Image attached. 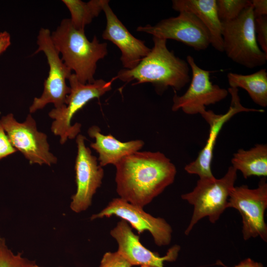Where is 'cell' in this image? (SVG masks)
I'll use <instances>...</instances> for the list:
<instances>
[{
  "label": "cell",
  "instance_id": "1",
  "mask_svg": "<svg viewBox=\"0 0 267 267\" xmlns=\"http://www.w3.org/2000/svg\"><path fill=\"white\" fill-rule=\"evenodd\" d=\"M120 198L143 208L174 181L175 165L160 152L137 151L115 165Z\"/></svg>",
  "mask_w": 267,
  "mask_h": 267
},
{
  "label": "cell",
  "instance_id": "2",
  "mask_svg": "<svg viewBox=\"0 0 267 267\" xmlns=\"http://www.w3.org/2000/svg\"><path fill=\"white\" fill-rule=\"evenodd\" d=\"M153 47L138 64L132 69L120 70L116 78L125 82L135 81L134 84L150 83L159 94L169 87L180 90L190 81L188 63L169 50L167 40L153 37Z\"/></svg>",
  "mask_w": 267,
  "mask_h": 267
},
{
  "label": "cell",
  "instance_id": "3",
  "mask_svg": "<svg viewBox=\"0 0 267 267\" xmlns=\"http://www.w3.org/2000/svg\"><path fill=\"white\" fill-rule=\"evenodd\" d=\"M55 47L62 54V60L82 84L95 80L97 62L107 54V44L101 43L96 36L89 41L84 30L74 27L70 18H64L51 34Z\"/></svg>",
  "mask_w": 267,
  "mask_h": 267
},
{
  "label": "cell",
  "instance_id": "4",
  "mask_svg": "<svg viewBox=\"0 0 267 267\" xmlns=\"http://www.w3.org/2000/svg\"><path fill=\"white\" fill-rule=\"evenodd\" d=\"M254 20L251 4L236 19L221 22L223 51L233 62L250 69L263 66L267 61V54L257 41Z\"/></svg>",
  "mask_w": 267,
  "mask_h": 267
},
{
  "label": "cell",
  "instance_id": "5",
  "mask_svg": "<svg viewBox=\"0 0 267 267\" xmlns=\"http://www.w3.org/2000/svg\"><path fill=\"white\" fill-rule=\"evenodd\" d=\"M237 179V170L230 166L220 178H199L192 191L181 195V198L193 206L190 222L184 232L189 234L202 219L208 217L215 223L227 208L228 199Z\"/></svg>",
  "mask_w": 267,
  "mask_h": 267
},
{
  "label": "cell",
  "instance_id": "6",
  "mask_svg": "<svg viewBox=\"0 0 267 267\" xmlns=\"http://www.w3.org/2000/svg\"><path fill=\"white\" fill-rule=\"evenodd\" d=\"M95 80L92 83L84 84L80 82L76 75L72 74L68 80L70 92L65 104L60 108H53L49 113V117L54 120L51 126L53 134L60 137V142L64 144L67 140L76 137L81 131V124H71L74 115L82 109L89 101L98 98L112 89L113 81Z\"/></svg>",
  "mask_w": 267,
  "mask_h": 267
},
{
  "label": "cell",
  "instance_id": "7",
  "mask_svg": "<svg viewBox=\"0 0 267 267\" xmlns=\"http://www.w3.org/2000/svg\"><path fill=\"white\" fill-rule=\"evenodd\" d=\"M38 49L34 54L43 51L46 57L49 66L47 78L44 81L41 96L35 97L29 107L30 113L42 109L47 104L52 103L55 108H60L65 104L70 88L66 83L71 75L69 69L59 57V53L52 41L51 33L48 29L42 28L37 37Z\"/></svg>",
  "mask_w": 267,
  "mask_h": 267
},
{
  "label": "cell",
  "instance_id": "8",
  "mask_svg": "<svg viewBox=\"0 0 267 267\" xmlns=\"http://www.w3.org/2000/svg\"><path fill=\"white\" fill-rule=\"evenodd\" d=\"M227 208L236 209L242 218V234L245 240L260 237L267 241V225L265 213L267 208V183L265 178L256 188L247 185L234 186L228 199Z\"/></svg>",
  "mask_w": 267,
  "mask_h": 267
},
{
  "label": "cell",
  "instance_id": "9",
  "mask_svg": "<svg viewBox=\"0 0 267 267\" xmlns=\"http://www.w3.org/2000/svg\"><path fill=\"white\" fill-rule=\"evenodd\" d=\"M0 122L13 146L31 164L50 166L57 162V158L49 151L46 134L38 131L31 114L22 123L17 122L12 113L2 117Z\"/></svg>",
  "mask_w": 267,
  "mask_h": 267
},
{
  "label": "cell",
  "instance_id": "10",
  "mask_svg": "<svg viewBox=\"0 0 267 267\" xmlns=\"http://www.w3.org/2000/svg\"><path fill=\"white\" fill-rule=\"evenodd\" d=\"M186 61L192 72L191 83L181 96L174 90L172 110L177 111L180 109L186 114L201 115L206 110V106L222 100L227 97L228 92L227 89L213 84L210 81L211 72L199 67L192 56L188 55Z\"/></svg>",
  "mask_w": 267,
  "mask_h": 267
},
{
  "label": "cell",
  "instance_id": "11",
  "mask_svg": "<svg viewBox=\"0 0 267 267\" xmlns=\"http://www.w3.org/2000/svg\"><path fill=\"white\" fill-rule=\"evenodd\" d=\"M179 13L178 16L164 19L153 26H138L136 31L176 40L196 50L207 49L211 44V35L206 26L193 13L187 11Z\"/></svg>",
  "mask_w": 267,
  "mask_h": 267
},
{
  "label": "cell",
  "instance_id": "12",
  "mask_svg": "<svg viewBox=\"0 0 267 267\" xmlns=\"http://www.w3.org/2000/svg\"><path fill=\"white\" fill-rule=\"evenodd\" d=\"M227 90L231 95V103L226 112L222 114H217L212 111L205 110L201 115L209 125V136L206 144L197 158L184 167V170L187 173L197 175L199 178H211L215 177L211 170L214 150L218 136L224 125L235 115L240 112H264L263 109L249 108L243 106L240 102L238 89L229 88Z\"/></svg>",
  "mask_w": 267,
  "mask_h": 267
},
{
  "label": "cell",
  "instance_id": "13",
  "mask_svg": "<svg viewBox=\"0 0 267 267\" xmlns=\"http://www.w3.org/2000/svg\"><path fill=\"white\" fill-rule=\"evenodd\" d=\"M86 137L80 134L76 136L77 154L75 170L77 191L72 197L70 208L76 213L87 210L90 205L92 198L100 187L104 175L96 157L87 147Z\"/></svg>",
  "mask_w": 267,
  "mask_h": 267
},
{
  "label": "cell",
  "instance_id": "14",
  "mask_svg": "<svg viewBox=\"0 0 267 267\" xmlns=\"http://www.w3.org/2000/svg\"><path fill=\"white\" fill-rule=\"evenodd\" d=\"M113 215L130 223L139 234L146 230L149 231L157 246L168 245L171 241L172 229L164 219L154 217L144 212L142 207L121 198L113 199L101 212L92 215L91 220Z\"/></svg>",
  "mask_w": 267,
  "mask_h": 267
},
{
  "label": "cell",
  "instance_id": "15",
  "mask_svg": "<svg viewBox=\"0 0 267 267\" xmlns=\"http://www.w3.org/2000/svg\"><path fill=\"white\" fill-rule=\"evenodd\" d=\"M111 235L118 244L117 252L122 255L131 265L140 267H164L165 261L176 260L180 250L179 246L171 247L163 257L153 252L140 243L139 237L132 231L128 223L122 220L111 230Z\"/></svg>",
  "mask_w": 267,
  "mask_h": 267
},
{
  "label": "cell",
  "instance_id": "16",
  "mask_svg": "<svg viewBox=\"0 0 267 267\" xmlns=\"http://www.w3.org/2000/svg\"><path fill=\"white\" fill-rule=\"evenodd\" d=\"M106 0L103 11L106 20L105 30L102 37L110 41L120 50V60L126 69H132L150 51L144 41L133 36L113 12Z\"/></svg>",
  "mask_w": 267,
  "mask_h": 267
},
{
  "label": "cell",
  "instance_id": "17",
  "mask_svg": "<svg viewBox=\"0 0 267 267\" xmlns=\"http://www.w3.org/2000/svg\"><path fill=\"white\" fill-rule=\"evenodd\" d=\"M89 135L95 139L90 147L98 154L99 164L102 167L109 164L117 165L124 157L139 151L144 142L139 139L122 142L111 134L104 135L95 125L88 131Z\"/></svg>",
  "mask_w": 267,
  "mask_h": 267
},
{
  "label": "cell",
  "instance_id": "18",
  "mask_svg": "<svg viewBox=\"0 0 267 267\" xmlns=\"http://www.w3.org/2000/svg\"><path fill=\"white\" fill-rule=\"evenodd\" d=\"M172 8L177 11H187L195 14L211 35V45L223 52L222 23L217 12L216 0H173Z\"/></svg>",
  "mask_w": 267,
  "mask_h": 267
},
{
  "label": "cell",
  "instance_id": "19",
  "mask_svg": "<svg viewBox=\"0 0 267 267\" xmlns=\"http://www.w3.org/2000/svg\"><path fill=\"white\" fill-rule=\"evenodd\" d=\"M231 166L239 171L245 178L251 176H267V145L257 144L245 150L239 149L233 154Z\"/></svg>",
  "mask_w": 267,
  "mask_h": 267
},
{
  "label": "cell",
  "instance_id": "20",
  "mask_svg": "<svg viewBox=\"0 0 267 267\" xmlns=\"http://www.w3.org/2000/svg\"><path fill=\"white\" fill-rule=\"evenodd\" d=\"M229 88L245 90L256 104L267 106V72L266 69L249 75L229 72L227 76Z\"/></svg>",
  "mask_w": 267,
  "mask_h": 267
},
{
  "label": "cell",
  "instance_id": "21",
  "mask_svg": "<svg viewBox=\"0 0 267 267\" xmlns=\"http://www.w3.org/2000/svg\"><path fill=\"white\" fill-rule=\"evenodd\" d=\"M106 0H91L84 2L80 0H62L71 13L72 24L77 30H84L101 11Z\"/></svg>",
  "mask_w": 267,
  "mask_h": 267
},
{
  "label": "cell",
  "instance_id": "22",
  "mask_svg": "<svg viewBox=\"0 0 267 267\" xmlns=\"http://www.w3.org/2000/svg\"><path fill=\"white\" fill-rule=\"evenodd\" d=\"M216 4L219 18L223 22L236 19L251 2L248 0H216Z\"/></svg>",
  "mask_w": 267,
  "mask_h": 267
},
{
  "label": "cell",
  "instance_id": "23",
  "mask_svg": "<svg viewBox=\"0 0 267 267\" xmlns=\"http://www.w3.org/2000/svg\"><path fill=\"white\" fill-rule=\"evenodd\" d=\"M21 255L14 254L7 246L4 238L0 237V267H30L35 264Z\"/></svg>",
  "mask_w": 267,
  "mask_h": 267
},
{
  "label": "cell",
  "instance_id": "24",
  "mask_svg": "<svg viewBox=\"0 0 267 267\" xmlns=\"http://www.w3.org/2000/svg\"><path fill=\"white\" fill-rule=\"evenodd\" d=\"M254 28L257 43L267 54V15L255 18Z\"/></svg>",
  "mask_w": 267,
  "mask_h": 267
},
{
  "label": "cell",
  "instance_id": "25",
  "mask_svg": "<svg viewBox=\"0 0 267 267\" xmlns=\"http://www.w3.org/2000/svg\"><path fill=\"white\" fill-rule=\"evenodd\" d=\"M99 267H132V266L117 251L106 253L103 256Z\"/></svg>",
  "mask_w": 267,
  "mask_h": 267
},
{
  "label": "cell",
  "instance_id": "26",
  "mask_svg": "<svg viewBox=\"0 0 267 267\" xmlns=\"http://www.w3.org/2000/svg\"><path fill=\"white\" fill-rule=\"evenodd\" d=\"M16 151L17 150L10 142L0 120V160Z\"/></svg>",
  "mask_w": 267,
  "mask_h": 267
},
{
  "label": "cell",
  "instance_id": "27",
  "mask_svg": "<svg viewBox=\"0 0 267 267\" xmlns=\"http://www.w3.org/2000/svg\"><path fill=\"white\" fill-rule=\"evenodd\" d=\"M251 2L255 18L267 15V0H252Z\"/></svg>",
  "mask_w": 267,
  "mask_h": 267
},
{
  "label": "cell",
  "instance_id": "28",
  "mask_svg": "<svg viewBox=\"0 0 267 267\" xmlns=\"http://www.w3.org/2000/svg\"><path fill=\"white\" fill-rule=\"evenodd\" d=\"M11 44V38L9 33L3 31L0 33V54L6 50Z\"/></svg>",
  "mask_w": 267,
  "mask_h": 267
},
{
  "label": "cell",
  "instance_id": "29",
  "mask_svg": "<svg viewBox=\"0 0 267 267\" xmlns=\"http://www.w3.org/2000/svg\"><path fill=\"white\" fill-rule=\"evenodd\" d=\"M234 267H263V266L261 264L248 258L241 262L238 265Z\"/></svg>",
  "mask_w": 267,
  "mask_h": 267
},
{
  "label": "cell",
  "instance_id": "30",
  "mask_svg": "<svg viewBox=\"0 0 267 267\" xmlns=\"http://www.w3.org/2000/svg\"><path fill=\"white\" fill-rule=\"evenodd\" d=\"M39 267L38 266L36 265L35 264H34V265H33L31 267Z\"/></svg>",
  "mask_w": 267,
  "mask_h": 267
}]
</instances>
